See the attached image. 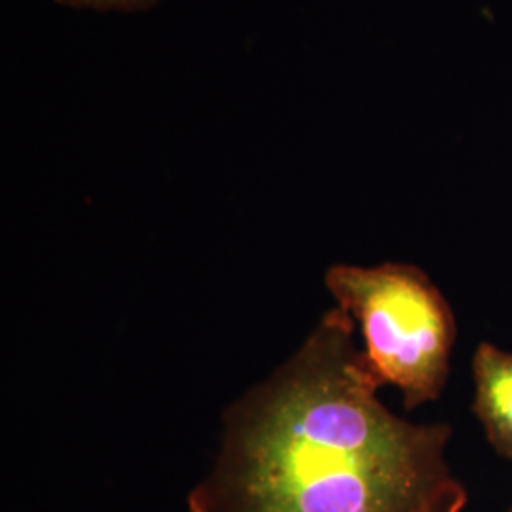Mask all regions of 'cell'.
Wrapping results in <instances>:
<instances>
[{
    "mask_svg": "<svg viewBox=\"0 0 512 512\" xmlns=\"http://www.w3.org/2000/svg\"><path fill=\"white\" fill-rule=\"evenodd\" d=\"M355 344L348 311H327L274 374L224 412L213 471L188 512H463L448 461L452 427L393 414Z\"/></svg>",
    "mask_w": 512,
    "mask_h": 512,
    "instance_id": "cell-1",
    "label": "cell"
},
{
    "mask_svg": "<svg viewBox=\"0 0 512 512\" xmlns=\"http://www.w3.org/2000/svg\"><path fill=\"white\" fill-rule=\"evenodd\" d=\"M325 283L338 308L361 325L365 353L384 385L403 393L406 410L437 401L452 368L456 315L418 266H332Z\"/></svg>",
    "mask_w": 512,
    "mask_h": 512,
    "instance_id": "cell-2",
    "label": "cell"
},
{
    "mask_svg": "<svg viewBox=\"0 0 512 512\" xmlns=\"http://www.w3.org/2000/svg\"><path fill=\"white\" fill-rule=\"evenodd\" d=\"M473 410L495 452L512 459V351L490 342L473 357Z\"/></svg>",
    "mask_w": 512,
    "mask_h": 512,
    "instance_id": "cell-3",
    "label": "cell"
},
{
    "mask_svg": "<svg viewBox=\"0 0 512 512\" xmlns=\"http://www.w3.org/2000/svg\"><path fill=\"white\" fill-rule=\"evenodd\" d=\"M61 6L74 10H93V12H143L156 6L160 0H54Z\"/></svg>",
    "mask_w": 512,
    "mask_h": 512,
    "instance_id": "cell-4",
    "label": "cell"
},
{
    "mask_svg": "<svg viewBox=\"0 0 512 512\" xmlns=\"http://www.w3.org/2000/svg\"><path fill=\"white\" fill-rule=\"evenodd\" d=\"M509 512H512V509H511V511H509Z\"/></svg>",
    "mask_w": 512,
    "mask_h": 512,
    "instance_id": "cell-5",
    "label": "cell"
}]
</instances>
